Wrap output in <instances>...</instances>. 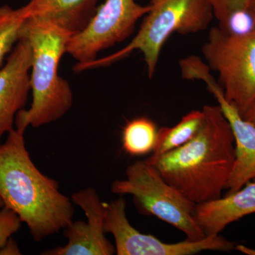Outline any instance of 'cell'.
<instances>
[{
    "label": "cell",
    "instance_id": "e0dca14e",
    "mask_svg": "<svg viewBox=\"0 0 255 255\" xmlns=\"http://www.w3.org/2000/svg\"><path fill=\"white\" fill-rule=\"evenodd\" d=\"M212 8L214 17L219 26L231 28L235 18L246 14L251 0H206Z\"/></svg>",
    "mask_w": 255,
    "mask_h": 255
},
{
    "label": "cell",
    "instance_id": "4fadbf2b",
    "mask_svg": "<svg viewBox=\"0 0 255 255\" xmlns=\"http://www.w3.org/2000/svg\"><path fill=\"white\" fill-rule=\"evenodd\" d=\"M98 0H30L29 17L58 25L72 34L82 31L97 10Z\"/></svg>",
    "mask_w": 255,
    "mask_h": 255
},
{
    "label": "cell",
    "instance_id": "52a82bcc",
    "mask_svg": "<svg viewBox=\"0 0 255 255\" xmlns=\"http://www.w3.org/2000/svg\"><path fill=\"white\" fill-rule=\"evenodd\" d=\"M150 9L135 0H105L82 31L73 35L66 53L76 60L75 71L97 59L99 53L130 36Z\"/></svg>",
    "mask_w": 255,
    "mask_h": 255
},
{
    "label": "cell",
    "instance_id": "6da1fadb",
    "mask_svg": "<svg viewBox=\"0 0 255 255\" xmlns=\"http://www.w3.org/2000/svg\"><path fill=\"white\" fill-rule=\"evenodd\" d=\"M204 122L195 136L148 160L164 180L196 205L222 197L236 160L232 128L219 105L202 109Z\"/></svg>",
    "mask_w": 255,
    "mask_h": 255
},
{
    "label": "cell",
    "instance_id": "2e32d148",
    "mask_svg": "<svg viewBox=\"0 0 255 255\" xmlns=\"http://www.w3.org/2000/svg\"><path fill=\"white\" fill-rule=\"evenodd\" d=\"M29 16L27 4L18 9L0 6V65L19 40L20 31Z\"/></svg>",
    "mask_w": 255,
    "mask_h": 255
},
{
    "label": "cell",
    "instance_id": "9c48e42d",
    "mask_svg": "<svg viewBox=\"0 0 255 255\" xmlns=\"http://www.w3.org/2000/svg\"><path fill=\"white\" fill-rule=\"evenodd\" d=\"M179 67L183 78L201 80L206 84L232 128L236 144V160L226 189L228 190L226 195L233 194L248 182L255 181V127L243 118L236 107L226 100L222 88L200 58L191 55L183 58Z\"/></svg>",
    "mask_w": 255,
    "mask_h": 255
},
{
    "label": "cell",
    "instance_id": "ba28073f",
    "mask_svg": "<svg viewBox=\"0 0 255 255\" xmlns=\"http://www.w3.org/2000/svg\"><path fill=\"white\" fill-rule=\"evenodd\" d=\"M126 208L123 197L105 202V231L113 235L118 255H190L206 251L231 252L236 248L234 243L219 235L206 236L196 241L164 243L132 227Z\"/></svg>",
    "mask_w": 255,
    "mask_h": 255
},
{
    "label": "cell",
    "instance_id": "3957f363",
    "mask_svg": "<svg viewBox=\"0 0 255 255\" xmlns=\"http://www.w3.org/2000/svg\"><path fill=\"white\" fill-rule=\"evenodd\" d=\"M72 36L58 25L38 18L28 17L23 23L19 38L26 39L31 48L32 102L15 119L19 131L56 122L71 109L73 92L69 82L60 76L58 68Z\"/></svg>",
    "mask_w": 255,
    "mask_h": 255
},
{
    "label": "cell",
    "instance_id": "ffe728a7",
    "mask_svg": "<svg viewBox=\"0 0 255 255\" xmlns=\"http://www.w3.org/2000/svg\"><path fill=\"white\" fill-rule=\"evenodd\" d=\"M246 14L251 21V29L255 32V0H251Z\"/></svg>",
    "mask_w": 255,
    "mask_h": 255
},
{
    "label": "cell",
    "instance_id": "44dd1931",
    "mask_svg": "<svg viewBox=\"0 0 255 255\" xmlns=\"http://www.w3.org/2000/svg\"><path fill=\"white\" fill-rule=\"evenodd\" d=\"M243 117L255 127V103L252 106Z\"/></svg>",
    "mask_w": 255,
    "mask_h": 255
},
{
    "label": "cell",
    "instance_id": "277c9868",
    "mask_svg": "<svg viewBox=\"0 0 255 255\" xmlns=\"http://www.w3.org/2000/svg\"><path fill=\"white\" fill-rule=\"evenodd\" d=\"M150 9L128 44L102 58H97L77 72L107 66L138 50L143 55L147 75H155L161 50L174 33L189 34L209 28L214 17L206 0H151Z\"/></svg>",
    "mask_w": 255,
    "mask_h": 255
},
{
    "label": "cell",
    "instance_id": "5b68a950",
    "mask_svg": "<svg viewBox=\"0 0 255 255\" xmlns=\"http://www.w3.org/2000/svg\"><path fill=\"white\" fill-rule=\"evenodd\" d=\"M202 54L210 70L218 74L225 98L243 117L255 103V32L215 26Z\"/></svg>",
    "mask_w": 255,
    "mask_h": 255
},
{
    "label": "cell",
    "instance_id": "603a6c76",
    "mask_svg": "<svg viewBox=\"0 0 255 255\" xmlns=\"http://www.w3.org/2000/svg\"><path fill=\"white\" fill-rule=\"evenodd\" d=\"M4 202H3L2 199H1V197H0V209H1V208L4 207Z\"/></svg>",
    "mask_w": 255,
    "mask_h": 255
},
{
    "label": "cell",
    "instance_id": "5bb4252c",
    "mask_svg": "<svg viewBox=\"0 0 255 255\" xmlns=\"http://www.w3.org/2000/svg\"><path fill=\"white\" fill-rule=\"evenodd\" d=\"M204 118L203 110L191 111L174 127L161 128L152 156L162 155L187 143L200 130Z\"/></svg>",
    "mask_w": 255,
    "mask_h": 255
},
{
    "label": "cell",
    "instance_id": "7402d4cb",
    "mask_svg": "<svg viewBox=\"0 0 255 255\" xmlns=\"http://www.w3.org/2000/svg\"><path fill=\"white\" fill-rule=\"evenodd\" d=\"M235 249L237 251L241 252V253H244V254L249 255H255V250L252 249V248H248L243 245H239V246H236Z\"/></svg>",
    "mask_w": 255,
    "mask_h": 255
},
{
    "label": "cell",
    "instance_id": "7c38bea8",
    "mask_svg": "<svg viewBox=\"0 0 255 255\" xmlns=\"http://www.w3.org/2000/svg\"><path fill=\"white\" fill-rule=\"evenodd\" d=\"M255 214V181L217 200L196 206L195 218L206 236L219 235L228 225Z\"/></svg>",
    "mask_w": 255,
    "mask_h": 255
},
{
    "label": "cell",
    "instance_id": "cb8c5ba5",
    "mask_svg": "<svg viewBox=\"0 0 255 255\" xmlns=\"http://www.w3.org/2000/svg\"><path fill=\"white\" fill-rule=\"evenodd\" d=\"M150 1H151V0H150Z\"/></svg>",
    "mask_w": 255,
    "mask_h": 255
},
{
    "label": "cell",
    "instance_id": "30bf717a",
    "mask_svg": "<svg viewBox=\"0 0 255 255\" xmlns=\"http://www.w3.org/2000/svg\"><path fill=\"white\" fill-rule=\"evenodd\" d=\"M72 201L82 209L87 221H73L65 228L68 243L43 252V255H112L115 248L106 238L105 202L92 187L76 191Z\"/></svg>",
    "mask_w": 255,
    "mask_h": 255
},
{
    "label": "cell",
    "instance_id": "7a4b0ae2",
    "mask_svg": "<svg viewBox=\"0 0 255 255\" xmlns=\"http://www.w3.org/2000/svg\"><path fill=\"white\" fill-rule=\"evenodd\" d=\"M23 135L14 128L0 143V197L27 226L34 241L41 242L73 222L75 208L58 183L37 168Z\"/></svg>",
    "mask_w": 255,
    "mask_h": 255
},
{
    "label": "cell",
    "instance_id": "8fae6325",
    "mask_svg": "<svg viewBox=\"0 0 255 255\" xmlns=\"http://www.w3.org/2000/svg\"><path fill=\"white\" fill-rule=\"evenodd\" d=\"M31 60L29 43L20 38L0 69V143L4 134L14 128L16 115L27 102Z\"/></svg>",
    "mask_w": 255,
    "mask_h": 255
},
{
    "label": "cell",
    "instance_id": "ac0fdd59",
    "mask_svg": "<svg viewBox=\"0 0 255 255\" xmlns=\"http://www.w3.org/2000/svg\"><path fill=\"white\" fill-rule=\"evenodd\" d=\"M21 223L19 216L12 210L5 206L0 209V249L20 229Z\"/></svg>",
    "mask_w": 255,
    "mask_h": 255
},
{
    "label": "cell",
    "instance_id": "8992f818",
    "mask_svg": "<svg viewBox=\"0 0 255 255\" xmlns=\"http://www.w3.org/2000/svg\"><path fill=\"white\" fill-rule=\"evenodd\" d=\"M111 191L133 196L146 211L182 231L189 241L206 236L196 221V204L166 182L148 159L128 166L125 179L114 181Z\"/></svg>",
    "mask_w": 255,
    "mask_h": 255
},
{
    "label": "cell",
    "instance_id": "d6986e66",
    "mask_svg": "<svg viewBox=\"0 0 255 255\" xmlns=\"http://www.w3.org/2000/svg\"><path fill=\"white\" fill-rule=\"evenodd\" d=\"M21 255L17 243L13 238H9L2 248L0 249V255Z\"/></svg>",
    "mask_w": 255,
    "mask_h": 255
},
{
    "label": "cell",
    "instance_id": "9a60e30c",
    "mask_svg": "<svg viewBox=\"0 0 255 255\" xmlns=\"http://www.w3.org/2000/svg\"><path fill=\"white\" fill-rule=\"evenodd\" d=\"M157 131L155 123L145 117L130 121L124 128L122 135L124 150L132 156L143 155L153 151Z\"/></svg>",
    "mask_w": 255,
    "mask_h": 255
}]
</instances>
